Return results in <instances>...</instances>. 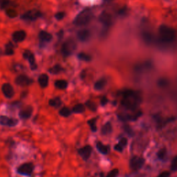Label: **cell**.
Wrapping results in <instances>:
<instances>
[{
    "label": "cell",
    "instance_id": "6da1fadb",
    "mask_svg": "<svg viewBox=\"0 0 177 177\" xmlns=\"http://www.w3.org/2000/svg\"><path fill=\"white\" fill-rule=\"evenodd\" d=\"M123 98L121 101L122 105L128 109L133 110L137 107L140 102V98L137 93L132 90H127L122 93Z\"/></svg>",
    "mask_w": 177,
    "mask_h": 177
},
{
    "label": "cell",
    "instance_id": "7a4b0ae2",
    "mask_svg": "<svg viewBox=\"0 0 177 177\" xmlns=\"http://www.w3.org/2000/svg\"><path fill=\"white\" fill-rule=\"evenodd\" d=\"M159 36L161 41L171 42L176 38V33L174 30L169 26L162 25L159 28Z\"/></svg>",
    "mask_w": 177,
    "mask_h": 177
},
{
    "label": "cell",
    "instance_id": "3957f363",
    "mask_svg": "<svg viewBox=\"0 0 177 177\" xmlns=\"http://www.w3.org/2000/svg\"><path fill=\"white\" fill-rule=\"evenodd\" d=\"M92 18L91 11L89 9H85L76 16L74 24L76 26H85L88 24Z\"/></svg>",
    "mask_w": 177,
    "mask_h": 177
},
{
    "label": "cell",
    "instance_id": "277c9868",
    "mask_svg": "<svg viewBox=\"0 0 177 177\" xmlns=\"http://www.w3.org/2000/svg\"><path fill=\"white\" fill-rule=\"evenodd\" d=\"M76 49V43L72 39H67L62 46V53L65 56H69L72 54V53Z\"/></svg>",
    "mask_w": 177,
    "mask_h": 177
},
{
    "label": "cell",
    "instance_id": "5b68a950",
    "mask_svg": "<svg viewBox=\"0 0 177 177\" xmlns=\"http://www.w3.org/2000/svg\"><path fill=\"white\" fill-rule=\"evenodd\" d=\"M33 169H34V165L32 163H26L21 165L18 168V172L22 175H31Z\"/></svg>",
    "mask_w": 177,
    "mask_h": 177
},
{
    "label": "cell",
    "instance_id": "8992f818",
    "mask_svg": "<svg viewBox=\"0 0 177 177\" xmlns=\"http://www.w3.org/2000/svg\"><path fill=\"white\" fill-rule=\"evenodd\" d=\"M42 13L40 11H38L36 9L30 10L26 13H24L21 17L22 19H26V20H35L39 17H41Z\"/></svg>",
    "mask_w": 177,
    "mask_h": 177
},
{
    "label": "cell",
    "instance_id": "52a82bcc",
    "mask_svg": "<svg viewBox=\"0 0 177 177\" xmlns=\"http://www.w3.org/2000/svg\"><path fill=\"white\" fill-rule=\"evenodd\" d=\"M144 159L141 157L135 156L130 161V168L133 171H137L142 168L143 164H144Z\"/></svg>",
    "mask_w": 177,
    "mask_h": 177
},
{
    "label": "cell",
    "instance_id": "ba28073f",
    "mask_svg": "<svg viewBox=\"0 0 177 177\" xmlns=\"http://www.w3.org/2000/svg\"><path fill=\"white\" fill-rule=\"evenodd\" d=\"M18 121L15 118H11L6 116H0V125L8 127H14L18 125Z\"/></svg>",
    "mask_w": 177,
    "mask_h": 177
},
{
    "label": "cell",
    "instance_id": "9c48e42d",
    "mask_svg": "<svg viewBox=\"0 0 177 177\" xmlns=\"http://www.w3.org/2000/svg\"><path fill=\"white\" fill-rule=\"evenodd\" d=\"M2 90L3 94H4L6 98H11L14 96V89H13L12 85L9 84V83H5V84L3 85Z\"/></svg>",
    "mask_w": 177,
    "mask_h": 177
},
{
    "label": "cell",
    "instance_id": "30bf717a",
    "mask_svg": "<svg viewBox=\"0 0 177 177\" xmlns=\"http://www.w3.org/2000/svg\"><path fill=\"white\" fill-rule=\"evenodd\" d=\"M91 152L92 148L90 145H86L78 150L79 155L81 156L83 159L85 160V161H86V160L89 158L90 156H91Z\"/></svg>",
    "mask_w": 177,
    "mask_h": 177
},
{
    "label": "cell",
    "instance_id": "8fae6325",
    "mask_svg": "<svg viewBox=\"0 0 177 177\" xmlns=\"http://www.w3.org/2000/svg\"><path fill=\"white\" fill-rule=\"evenodd\" d=\"M32 82V81L29 78H28L27 76L21 75H19L15 79V83L18 85L19 86H28L29 85H31V83Z\"/></svg>",
    "mask_w": 177,
    "mask_h": 177
},
{
    "label": "cell",
    "instance_id": "7c38bea8",
    "mask_svg": "<svg viewBox=\"0 0 177 177\" xmlns=\"http://www.w3.org/2000/svg\"><path fill=\"white\" fill-rule=\"evenodd\" d=\"M24 58L25 59L28 60L29 63H30V66H31V68L32 70H35L37 68V65L35 63V57L31 51H24Z\"/></svg>",
    "mask_w": 177,
    "mask_h": 177
},
{
    "label": "cell",
    "instance_id": "4fadbf2b",
    "mask_svg": "<svg viewBox=\"0 0 177 177\" xmlns=\"http://www.w3.org/2000/svg\"><path fill=\"white\" fill-rule=\"evenodd\" d=\"M90 36H91V33L88 29H82L77 33V37H78V39L82 42L87 41Z\"/></svg>",
    "mask_w": 177,
    "mask_h": 177
},
{
    "label": "cell",
    "instance_id": "5bb4252c",
    "mask_svg": "<svg viewBox=\"0 0 177 177\" xmlns=\"http://www.w3.org/2000/svg\"><path fill=\"white\" fill-rule=\"evenodd\" d=\"M99 20L105 26H110L112 24V17L107 13H102L99 17Z\"/></svg>",
    "mask_w": 177,
    "mask_h": 177
},
{
    "label": "cell",
    "instance_id": "9a60e30c",
    "mask_svg": "<svg viewBox=\"0 0 177 177\" xmlns=\"http://www.w3.org/2000/svg\"><path fill=\"white\" fill-rule=\"evenodd\" d=\"M33 113V108L31 106H26L23 108L19 112V116L22 118L27 119L31 116Z\"/></svg>",
    "mask_w": 177,
    "mask_h": 177
},
{
    "label": "cell",
    "instance_id": "2e32d148",
    "mask_svg": "<svg viewBox=\"0 0 177 177\" xmlns=\"http://www.w3.org/2000/svg\"><path fill=\"white\" fill-rule=\"evenodd\" d=\"M26 38V33L24 31H17L13 34V39L15 42H22Z\"/></svg>",
    "mask_w": 177,
    "mask_h": 177
},
{
    "label": "cell",
    "instance_id": "e0dca14e",
    "mask_svg": "<svg viewBox=\"0 0 177 177\" xmlns=\"http://www.w3.org/2000/svg\"><path fill=\"white\" fill-rule=\"evenodd\" d=\"M39 84L42 88H45L49 84V76L46 74H42L39 78Z\"/></svg>",
    "mask_w": 177,
    "mask_h": 177
},
{
    "label": "cell",
    "instance_id": "ac0fdd59",
    "mask_svg": "<svg viewBox=\"0 0 177 177\" xmlns=\"http://www.w3.org/2000/svg\"><path fill=\"white\" fill-rule=\"evenodd\" d=\"M39 38L42 41L49 42L50 40H51L52 35L50 34V33H49L48 32L41 31L39 34Z\"/></svg>",
    "mask_w": 177,
    "mask_h": 177
},
{
    "label": "cell",
    "instance_id": "d6986e66",
    "mask_svg": "<svg viewBox=\"0 0 177 177\" xmlns=\"http://www.w3.org/2000/svg\"><path fill=\"white\" fill-rule=\"evenodd\" d=\"M106 84H107V81L105 79L99 80L98 81H97L95 83L94 89L96 90H98V91H100V90H102V89L105 88Z\"/></svg>",
    "mask_w": 177,
    "mask_h": 177
},
{
    "label": "cell",
    "instance_id": "ffe728a7",
    "mask_svg": "<svg viewBox=\"0 0 177 177\" xmlns=\"http://www.w3.org/2000/svg\"><path fill=\"white\" fill-rule=\"evenodd\" d=\"M96 148L98 149L100 152H101L103 154H107L109 151V148L107 146L103 145L102 143L98 142L96 144Z\"/></svg>",
    "mask_w": 177,
    "mask_h": 177
},
{
    "label": "cell",
    "instance_id": "44dd1931",
    "mask_svg": "<svg viewBox=\"0 0 177 177\" xmlns=\"http://www.w3.org/2000/svg\"><path fill=\"white\" fill-rule=\"evenodd\" d=\"M55 86L56 88L59 89H65L67 87L68 83L64 80H59V81H57L55 82Z\"/></svg>",
    "mask_w": 177,
    "mask_h": 177
},
{
    "label": "cell",
    "instance_id": "7402d4cb",
    "mask_svg": "<svg viewBox=\"0 0 177 177\" xmlns=\"http://www.w3.org/2000/svg\"><path fill=\"white\" fill-rule=\"evenodd\" d=\"M112 127L109 122L106 123L105 125H103L101 129V133L103 135L109 134V133L112 132Z\"/></svg>",
    "mask_w": 177,
    "mask_h": 177
},
{
    "label": "cell",
    "instance_id": "603a6c76",
    "mask_svg": "<svg viewBox=\"0 0 177 177\" xmlns=\"http://www.w3.org/2000/svg\"><path fill=\"white\" fill-rule=\"evenodd\" d=\"M61 104H62V101L60 98H58V97L53 98L49 101V105L52 107H58L61 105Z\"/></svg>",
    "mask_w": 177,
    "mask_h": 177
},
{
    "label": "cell",
    "instance_id": "cb8c5ba5",
    "mask_svg": "<svg viewBox=\"0 0 177 177\" xmlns=\"http://www.w3.org/2000/svg\"><path fill=\"white\" fill-rule=\"evenodd\" d=\"M85 110V107L84 105L82 104H78L73 107L72 111L73 112H74L75 113H81L84 112Z\"/></svg>",
    "mask_w": 177,
    "mask_h": 177
},
{
    "label": "cell",
    "instance_id": "d4e9b609",
    "mask_svg": "<svg viewBox=\"0 0 177 177\" xmlns=\"http://www.w3.org/2000/svg\"><path fill=\"white\" fill-rule=\"evenodd\" d=\"M62 70L63 69L60 65H56L49 69V72L51 73H53V74H58V73H60Z\"/></svg>",
    "mask_w": 177,
    "mask_h": 177
},
{
    "label": "cell",
    "instance_id": "484cf974",
    "mask_svg": "<svg viewBox=\"0 0 177 177\" xmlns=\"http://www.w3.org/2000/svg\"><path fill=\"white\" fill-rule=\"evenodd\" d=\"M71 110L67 107H63L60 110L59 113L63 117H68L71 115Z\"/></svg>",
    "mask_w": 177,
    "mask_h": 177
},
{
    "label": "cell",
    "instance_id": "4316f807",
    "mask_svg": "<svg viewBox=\"0 0 177 177\" xmlns=\"http://www.w3.org/2000/svg\"><path fill=\"white\" fill-rule=\"evenodd\" d=\"M14 53V49H13V45L11 42H9L8 44L6 46V54L11 55Z\"/></svg>",
    "mask_w": 177,
    "mask_h": 177
},
{
    "label": "cell",
    "instance_id": "83f0119b",
    "mask_svg": "<svg viewBox=\"0 0 177 177\" xmlns=\"http://www.w3.org/2000/svg\"><path fill=\"white\" fill-rule=\"evenodd\" d=\"M78 58L80 60H81L83 61H86V62H89L91 60V56L89 55L88 54H86V53H80L78 55Z\"/></svg>",
    "mask_w": 177,
    "mask_h": 177
},
{
    "label": "cell",
    "instance_id": "f1b7e54d",
    "mask_svg": "<svg viewBox=\"0 0 177 177\" xmlns=\"http://www.w3.org/2000/svg\"><path fill=\"white\" fill-rule=\"evenodd\" d=\"M86 106L87 107L90 109V110H91V111L93 112H95L96 110V104L93 102H91V101H87L86 102Z\"/></svg>",
    "mask_w": 177,
    "mask_h": 177
},
{
    "label": "cell",
    "instance_id": "f546056e",
    "mask_svg": "<svg viewBox=\"0 0 177 177\" xmlns=\"http://www.w3.org/2000/svg\"><path fill=\"white\" fill-rule=\"evenodd\" d=\"M96 118L91 119V120H90V121H88V124L90 125V128H91V129L93 132L96 131V129H97L96 125Z\"/></svg>",
    "mask_w": 177,
    "mask_h": 177
},
{
    "label": "cell",
    "instance_id": "4dcf8cb0",
    "mask_svg": "<svg viewBox=\"0 0 177 177\" xmlns=\"http://www.w3.org/2000/svg\"><path fill=\"white\" fill-rule=\"evenodd\" d=\"M6 15H7L9 18H15L18 15V13L15 11L14 9H8L6 11Z\"/></svg>",
    "mask_w": 177,
    "mask_h": 177
},
{
    "label": "cell",
    "instance_id": "1f68e13d",
    "mask_svg": "<svg viewBox=\"0 0 177 177\" xmlns=\"http://www.w3.org/2000/svg\"><path fill=\"white\" fill-rule=\"evenodd\" d=\"M9 0H0V8H6L9 5Z\"/></svg>",
    "mask_w": 177,
    "mask_h": 177
},
{
    "label": "cell",
    "instance_id": "d6a6232c",
    "mask_svg": "<svg viewBox=\"0 0 177 177\" xmlns=\"http://www.w3.org/2000/svg\"><path fill=\"white\" fill-rule=\"evenodd\" d=\"M165 156H166V149H161L158 153L159 158L161 160L165 159Z\"/></svg>",
    "mask_w": 177,
    "mask_h": 177
},
{
    "label": "cell",
    "instance_id": "836d02e7",
    "mask_svg": "<svg viewBox=\"0 0 177 177\" xmlns=\"http://www.w3.org/2000/svg\"><path fill=\"white\" fill-rule=\"evenodd\" d=\"M118 174V169H112V171H110L109 173L107 176V177H116Z\"/></svg>",
    "mask_w": 177,
    "mask_h": 177
},
{
    "label": "cell",
    "instance_id": "e575fe53",
    "mask_svg": "<svg viewBox=\"0 0 177 177\" xmlns=\"http://www.w3.org/2000/svg\"><path fill=\"white\" fill-rule=\"evenodd\" d=\"M171 169L172 171H176L177 170V156L173 159L171 164Z\"/></svg>",
    "mask_w": 177,
    "mask_h": 177
},
{
    "label": "cell",
    "instance_id": "d590c367",
    "mask_svg": "<svg viewBox=\"0 0 177 177\" xmlns=\"http://www.w3.org/2000/svg\"><path fill=\"white\" fill-rule=\"evenodd\" d=\"M65 15V14L64 12H60V13H57L55 17V18L58 19V20H61L62 19L64 18Z\"/></svg>",
    "mask_w": 177,
    "mask_h": 177
},
{
    "label": "cell",
    "instance_id": "8d00e7d4",
    "mask_svg": "<svg viewBox=\"0 0 177 177\" xmlns=\"http://www.w3.org/2000/svg\"><path fill=\"white\" fill-rule=\"evenodd\" d=\"M127 143H128V140H127V138H122L121 140V141H120L118 144L121 145V147H122V148H124V147H125L127 145Z\"/></svg>",
    "mask_w": 177,
    "mask_h": 177
},
{
    "label": "cell",
    "instance_id": "74e56055",
    "mask_svg": "<svg viewBox=\"0 0 177 177\" xmlns=\"http://www.w3.org/2000/svg\"><path fill=\"white\" fill-rule=\"evenodd\" d=\"M170 174L169 172H163L158 177H169Z\"/></svg>",
    "mask_w": 177,
    "mask_h": 177
},
{
    "label": "cell",
    "instance_id": "f35d334b",
    "mask_svg": "<svg viewBox=\"0 0 177 177\" xmlns=\"http://www.w3.org/2000/svg\"><path fill=\"white\" fill-rule=\"evenodd\" d=\"M114 148L116 150V151H118V152H122V147H121V145H120L119 144H117L116 145H115L114 147Z\"/></svg>",
    "mask_w": 177,
    "mask_h": 177
},
{
    "label": "cell",
    "instance_id": "ab89813d",
    "mask_svg": "<svg viewBox=\"0 0 177 177\" xmlns=\"http://www.w3.org/2000/svg\"><path fill=\"white\" fill-rule=\"evenodd\" d=\"M106 102H107V99L106 98H104L103 100H102V105L106 104Z\"/></svg>",
    "mask_w": 177,
    "mask_h": 177
}]
</instances>
